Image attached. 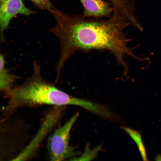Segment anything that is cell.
Returning a JSON list of instances; mask_svg holds the SVG:
<instances>
[{
    "label": "cell",
    "mask_w": 161,
    "mask_h": 161,
    "mask_svg": "<svg viewBox=\"0 0 161 161\" xmlns=\"http://www.w3.org/2000/svg\"><path fill=\"white\" fill-rule=\"evenodd\" d=\"M50 12L56 23L50 31L61 44L58 69H62L66 60L78 50H107L120 61L126 52L129 40L124 31L131 24L118 12L114 10L108 19L104 20L70 15L55 9Z\"/></svg>",
    "instance_id": "6da1fadb"
},
{
    "label": "cell",
    "mask_w": 161,
    "mask_h": 161,
    "mask_svg": "<svg viewBox=\"0 0 161 161\" xmlns=\"http://www.w3.org/2000/svg\"><path fill=\"white\" fill-rule=\"evenodd\" d=\"M5 95L8 99L7 107L9 109L24 105L80 106L83 103L81 98L63 92L55 85L44 80L40 68L36 63L34 64L31 77L21 85H15Z\"/></svg>",
    "instance_id": "7a4b0ae2"
},
{
    "label": "cell",
    "mask_w": 161,
    "mask_h": 161,
    "mask_svg": "<svg viewBox=\"0 0 161 161\" xmlns=\"http://www.w3.org/2000/svg\"><path fill=\"white\" fill-rule=\"evenodd\" d=\"M79 115L74 114L63 126L56 129L49 137L48 147L51 160L60 161L80 155L69 145L71 129Z\"/></svg>",
    "instance_id": "3957f363"
},
{
    "label": "cell",
    "mask_w": 161,
    "mask_h": 161,
    "mask_svg": "<svg viewBox=\"0 0 161 161\" xmlns=\"http://www.w3.org/2000/svg\"><path fill=\"white\" fill-rule=\"evenodd\" d=\"M64 106H55L46 115L39 133L26 148L13 160H23L29 158L37 148L41 141L47 132L61 117Z\"/></svg>",
    "instance_id": "277c9868"
},
{
    "label": "cell",
    "mask_w": 161,
    "mask_h": 161,
    "mask_svg": "<svg viewBox=\"0 0 161 161\" xmlns=\"http://www.w3.org/2000/svg\"><path fill=\"white\" fill-rule=\"evenodd\" d=\"M33 12L26 7L21 0H5L1 3L0 24L1 39L4 40L3 33L8 27L11 19L18 14L29 16Z\"/></svg>",
    "instance_id": "5b68a950"
},
{
    "label": "cell",
    "mask_w": 161,
    "mask_h": 161,
    "mask_svg": "<svg viewBox=\"0 0 161 161\" xmlns=\"http://www.w3.org/2000/svg\"><path fill=\"white\" fill-rule=\"evenodd\" d=\"M83 7V16L99 18L110 17L114 8L107 1L104 0H78Z\"/></svg>",
    "instance_id": "8992f818"
},
{
    "label": "cell",
    "mask_w": 161,
    "mask_h": 161,
    "mask_svg": "<svg viewBox=\"0 0 161 161\" xmlns=\"http://www.w3.org/2000/svg\"><path fill=\"white\" fill-rule=\"evenodd\" d=\"M0 59V89L5 95L16 85L15 83L18 77L10 73L6 68L5 57L1 53Z\"/></svg>",
    "instance_id": "52a82bcc"
},
{
    "label": "cell",
    "mask_w": 161,
    "mask_h": 161,
    "mask_svg": "<svg viewBox=\"0 0 161 161\" xmlns=\"http://www.w3.org/2000/svg\"><path fill=\"white\" fill-rule=\"evenodd\" d=\"M122 128L128 133L135 142L138 146L143 158L144 160H146L147 158L146 150L140 133L130 128L122 127Z\"/></svg>",
    "instance_id": "ba28073f"
},
{
    "label": "cell",
    "mask_w": 161,
    "mask_h": 161,
    "mask_svg": "<svg viewBox=\"0 0 161 161\" xmlns=\"http://www.w3.org/2000/svg\"><path fill=\"white\" fill-rule=\"evenodd\" d=\"M102 149L101 145H99L93 149H90L89 146H86L84 152L81 156L73 158L71 160H90L95 158Z\"/></svg>",
    "instance_id": "9c48e42d"
},
{
    "label": "cell",
    "mask_w": 161,
    "mask_h": 161,
    "mask_svg": "<svg viewBox=\"0 0 161 161\" xmlns=\"http://www.w3.org/2000/svg\"><path fill=\"white\" fill-rule=\"evenodd\" d=\"M40 8L50 11L54 9L49 0H30Z\"/></svg>",
    "instance_id": "30bf717a"
},
{
    "label": "cell",
    "mask_w": 161,
    "mask_h": 161,
    "mask_svg": "<svg viewBox=\"0 0 161 161\" xmlns=\"http://www.w3.org/2000/svg\"><path fill=\"white\" fill-rule=\"evenodd\" d=\"M5 0H0V3L3 2Z\"/></svg>",
    "instance_id": "8fae6325"
}]
</instances>
